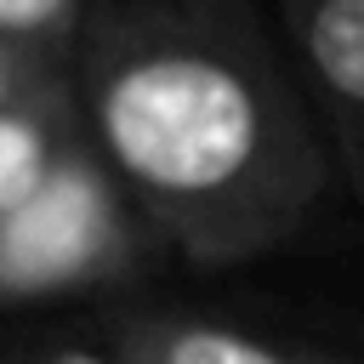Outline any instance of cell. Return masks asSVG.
I'll use <instances>...</instances> for the list:
<instances>
[{"instance_id": "1", "label": "cell", "mask_w": 364, "mask_h": 364, "mask_svg": "<svg viewBox=\"0 0 364 364\" xmlns=\"http://www.w3.org/2000/svg\"><path fill=\"white\" fill-rule=\"evenodd\" d=\"M262 0H85L80 142L182 256L239 267L290 245L336 188L313 91Z\"/></svg>"}, {"instance_id": "3", "label": "cell", "mask_w": 364, "mask_h": 364, "mask_svg": "<svg viewBox=\"0 0 364 364\" xmlns=\"http://www.w3.org/2000/svg\"><path fill=\"white\" fill-rule=\"evenodd\" d=\"M91 330L125 364H358L353 353L318 347L290 330H262L233 313L171 307V301H125L91 318Z\"/></svg>"}, {"instance_id": "5", "label": "cell", "mask_w": 364, "mask_h": 364, "mask_svg": "<svg viewBox=\"0 0 364 364\" xmlns=\"http://www.w3.org/2000/svg\"><path fill=\"white\" fill-rule=\"evenodd\" d=\"M51 91V85H46ZM46 91H28L17 102L0 108V216L23 210L63 165V154L80 142L74 131L51 125L46 114Z\"/></svg>"}, {"instance_id": "7", "label": "cell", "mask_w": 364, "mask_h": 364, "mask_svg": "<svg viewBox=\"0 0 364 364\" xmlns=\"http://www.w3.org/2000/svg\"><path fill=\"white\" fill-rule=\"evenodd\" d=\"M85 0H0V40H74Z\"/></svg>"}, {"instance_id": "6", "label": "cell", "mask_w": 364, "mask_h": 364, "mask_svg": "<svg viewBox=\"0 0 364 364\" xmlns=\"http://www.w3.org/2000/svg\"><path fill=\"white\" fill-rule=\"evenodd\" d=\"M0 364H125L91 324H17L0 330Z\"/></svg>"}, {"instance_id": "2", "label": "cell", "mask_w": 364, "mask_h": 364, "mask_svg": "<svg viewBox=\"0 0 364 364\" xmlns=\"http://www.w3.org/2000/svg\"><path fill=\"white\" fill-rule=\"evenodd\" d=\"M125 256V199L108 188L85 142H74L57 176L23 210L0 216V301H34L114 279Z\"/></svg>"}, {"instance_id": "4", "label": "cell", "mask_w": 364, "mask_h": 364, "mask_svg": "<svg viewBox=\"0 0 364 364\" xmlns=\"http://www.w3.org/2000/svg\"><path fill=\"white\" fill-rule=\"evenodd\" d=\"M273 11L313 91L336 182L364 205V0H273Z\"/></svg>"}, {"instance_id": "8", "label": "cell", "mask_w": 364, "mask_h": 364, "mask_svg": "<svg viewBox=\"0 0 364 364\" xmlns=\"http://www.w3.org/2000/svg\"><path fill=\"white\" fill-rule=\"evenodd\" d=\"M28 91H40V85H34V74H28V63L0 40V108H6V102H17V97H28Z\"/></svg>"}]
</instances>
